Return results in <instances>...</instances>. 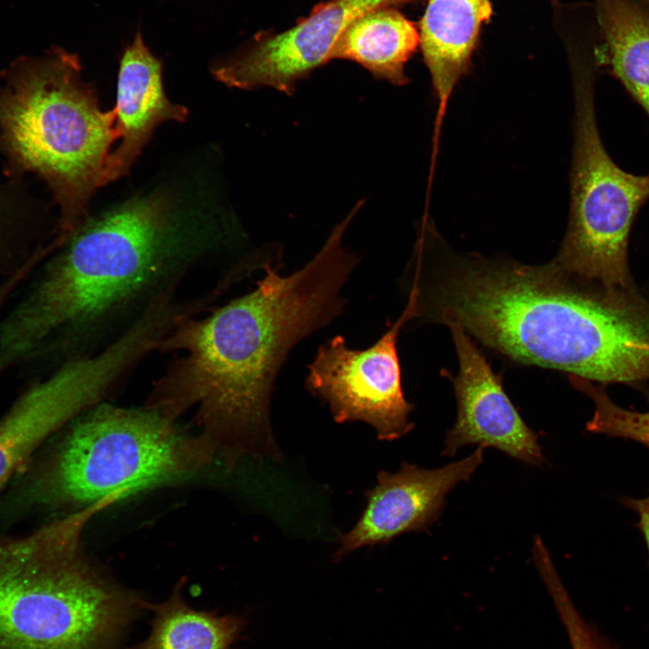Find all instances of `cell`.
<instances>
[{
    "mask_svg": "<svg viewBox=\"0 0 649 649\" xmlns=\"http://www.w3.org/2000/svg\"><path fill=\"white\" fill-rule=\"evenodd\" d=\"M352 219L330 233L315 256L284 276L270 265L251 291L207 315L179 320L159 350L182 353L155 383L146 406L195 420L225 464L244 455L278 456L270 417L276 378L291 350L343 311V295L360 261L343 244Z\"/></svg>",
    "mask_w": 649,
    "mask_h": 649,
    "instance_id": "obj_1",
    "label": "cell"
},
{
    "mask_svg": "<svg viewBox=\"0 0 649 649\" xmlns=\"http://www.w3.org/2000/svg\"><path fill=\"white\" fill-rule=\"evenodd\" d=\"M237 238L184 213L159 190L88 216L1 322L0 373L34 359L65 361L96 352L106 336L122 334L175 294L198 264L225 249L242 254L235 251Z\"/></svg>",
    "mask_w": 649,
    "mask_h": 649,
    "instance_id": "obj_2",
    "label": "cell"
},
{
    "mask_svg": "<svg viewBox=\"0 0 649 649\" xmlns=\"http://www.w3.org/2000/svg\"><path fill=\"white\" fill-rule=\"evenodd\" d=\"M416 318L456 323L520 362L602 383L649 378V310L634 297L576 287L543 266L461 258L433 278L416 272Z\"/></svg>",
    "mask_w": 649,
    "mask_h": 649,
    "instance_id": "obj_3",
    "label": "cell"
},
{
    "mask_svg": "<svg viewBox=\"0 0 649 649\" xmlns=\"http://www.w3.org/2000/svg\"><path fill=\"white\" fill-rule=\"evenodd\" d=\"M107 499L0 543V649H118L147 602L85 553Z\"/></svg>",
    "mask_w": 649,
    "mask_h": 649,
    "instance_id": "obj_4",
    "label": "cell"
},
{
    "mask_svg": "<svg viewBox=\"0 0 649 649\" xmlns=\"http://www.w3.org/2000/svg\"><path fill=\"white\" fill-rule=\"evenodd\" d=\"M78 55L53 47L21 57L0 74V151L16 173L33 174L59 208L61 246L89 216L87 206L112 143L114 109L99 108Z\"/></svg>",
    "mask_w": 649,
    "mask_h": 649,
    "instance_id": "obj_5",
    "label": "cell"
},
{
    "mask_svg": "<svg viewBox=\"0 0 649 649\" xmlns=\"http://www.w3.org/2000/svg\"><path fill=\"white\" fill-rule=\"evenodd\" d=\"M176 421L147 406L100 402L71 421L32 498L79 510L200 472L216 447Z\"/></svg>",
    "mask_w": 649,
    "mask_h": 649,
    "instance_id": "obj_6",
    "label": "cell"
},
{
    "mask_svg": "<svg viewBox=\"0 0 649 649\" xmlns=\"http://www.w3.org/2000/svg\"><path fill=\"white\" fill-rule=\"evenodd\" d=\"M576 66L574 145L567 233L553 262L571 277L599 285L611 297L629 295V234L635 216L649 200V173L621 169L607 151L598 127L595 69Z\"/></svg>",
    "mask_w": 649,
    "mask_h": 649,
    "instance_id": "obj_7",
    "label": "cell"
},
{
    "mask_svg": "<svg viewBox=\"0 0 649 649\" xmlns=\"http://www.w3.org/2000/svg\"><path fill=\"white\" fill-rule=\"evenodd\" d=\"M145 353L141 338L127 332L99 352L61 362L26 389L0 419V489L46 438L99 404Z\"/></svg>",
    "mask_w": 649,
    "mask_h": 649,
    "instance_id": "obj_8",
    "label": "cell"
},
{
    "mask_svg": "<svg viewBox=\"0 0 649 649\" xmlns=\"http://www.w3.org/2000/svg\"><path fill=\"white\" fill-rule=\"evenodd\" d=\"M415 316L416 303L408 297L399 317L367 349H351L339 334L320 345L308 365L306 388L329 407L335 422H364L382 441L412 430L414 405L401 385L398 337Z\"/></svg>",
    "mask_w": 649,
    "mask_h": 649,
    "instance_id": "obj_9",
    "label": "cell"
},
{
    "mask_svg": "<svg viewBox=\"0 0 649 649\" xmlns=\"http://www.w3.org/2000/svg\"><path fill=\"white\" fill-rule=\"evenodd\" d=\"M484 447L442 468L424 469L403 462L397 472L380 471L365 492L366 506L354 526L339 536L333 557L339 561L357 549L388 544L408 532H428L439 519L446 495L468 481L483 462Z\"/></svg>",
    "mask_w": 649,
    "mask_h": 649,
    "instance_id": "obj_10",
    "label": "cell"
},
{
    "mask_svg": "<svg viewBox=\"0 0 649 649\" xmlns=\"http://www.w3.org/2000/svg\"><path fill=\"white\" fill-rule=\"evenodd\" d=\"M409 0H331L295 27L254 44L213 69L230 87H268L291 95L297 83L329 60L348 25L362 14Z\"/></svg>",
    "mask_w": 649,
    "mask_h": 649,
    "instance_id": "obj_11",
    "label": "cell"
},
{
    "mask_svg": "<svg viewBox=\"0 0 649 649\" xmlns=\"http://www.w3.org/2000/svg\"><path fill=\"white\" fill-rule=\"evenodd\" d=\"M460 370L452 379L457 419L446 434L442 455L453 456L467 444L492 447L520 462H544L538 436L524 422L484 355L456 323H447Z\"/></svg>",
    "mask_w": 649,
    "mask_h": 649,
    "instance_id": "obj_12",
    "label": "cell"
},
{
    "mask_svg": "<svg viewBox=\"0 0 649 649\" xmlns=\"http://www.w3.org/2000/svg\"><path fill=\"white\" fill-rule=\"evenodd\" d=\"M115 131L122 139L110 152L99 179V187L125 176L154 129L162 122H183L186 107L171 103L162 85V62L152 54L139 31L124 49L120 59Z\"/></svg>",
    "mask_w": 649,
    "mask_h": 649,
    "instance_id": "obj_13",
    "label": "cell"
},
{
    "mask_svg": "<svg viewBox=\"0 0 649 649\" xmlns=\"http://www.w3.org/2000/svg\"><path fill=\"white\" fill-rule=\"evenodd\" d=\"M489 0H428L419 25V45L438 101L440 122L457 82L469 69Z\"/></svg>",
    "mask_w": 649,
    "mask_h": 649,
    "instance_id": "obj_14",
    "label": "cell"
},
{
    "mask_svg": "<svg viewBox=\"0 0 649 649\" xmlns=\"http://www.w3.org/2000/svg\"><path fill=\"white\" fill-rule=\"evenodd\" d=\"M599 68L617 79L649 117V0H595Z\"/></svg>",
    "mask_w": 649,
    "mask_h": 649,
    "instance_id": "obj_15",
    "label": "cell"
},
{
    "mask_svg": "<svg viewBox=\"0 0 649 649\" xmlns=\"http://www.w3.org/2000/svg\"><path fill=\"white\" fill-rule=\"evenodd\" d=\"M419 45L415 24L395 9L381 6L354 19L333 47L329 60L345 59L395 86L409 80L405 66Z\"/></svg>",
    "mask_w": 649,
    "mask_h": 649,
    "instance_id": "obj_16",
    "label": "cell"
},
{
    "mask_svg": "<svg viewBox=\"0 0 649 649\" xmlns=\"http://www.w3.org/2000/svg\"><path fill=\"white\" fill-rule=\"evenodd\" d=\"M184 579L163 602L147 603L153 612L151 632L128 649H232L246 626L242 617L191 608L182 593Z\"/></svg>",
    "mask_w": 649,
    "mask_h": 649,
    "instance_id": "obj_17",
    "label": "cell"
},
{
    "mask_svg": "<svg viewBox=\"0 0 649 649\" xmlns=\"http://www.w3.org/2000/svg\"><path fill=\"white\" fill-rule=\"evenodd\" d=\"M570 379L595 403L594 414L586 424L587 431L634 440L649 448V411L625 409L612 402L602 388L595 387L590 380L578 376H570Z\"/></svg>",
    "mask_w": 649,
    "mask_h": 649,
    "instance_id": "obj_18",
    "label": "cell"
},
{
    "mask_svg": "<svg viewBox=\"0 0 649 649\" xmlns=\"http://www.w3.org/2000/svg\"><path fill=\"white\" fill-rule=\"evenodd\" d=\"M537 571L564 626L571 649H618L582 618L570 599L553 562H541Z\"/></svg>",
    "mask_w": 649,
    "mask_h": 649,
    "instance_id": "obj_19",
    "label": "cell"
},
{
    "mask_svg": "<svg viewBox=\"0 0 649 649\" xmlns=\"http://www.w3.org/2000/svg\"><path fill=\"white\" fill-rule=\"evenodd\" d=\"M622 503L638 514L636 526L644 536L649 553V496L644 498H625Z\"/></svg>",
    "mask_w": 649,
    "mask_h": 649,
    "instance_id": "obj_20",
    "label": "cell"
},
{
    "mask_svg": "<svg viewBox=\"0 0 649 649\" xmlns=\"http://www.w3.org/2000/svg\"><path fill=\"white\" fill-rule=\"evenodd\" d=\"M40 261H34L23 269L18 271L16 274L5 278V279L0 284V310L5 305V301L11 295V293L16 288V287L34 270Z\"/></svg>",
    "mask_w": 649,
    "mask_h": 649,
    "instance_id": "obj_21",
    "label": "cell"
}]
</instances>
